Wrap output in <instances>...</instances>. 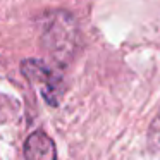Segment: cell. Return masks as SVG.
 Wrapping results in <instances>:
<instances>
[{
  "instance_id": "6da1fadb",
  "label": "cell",
  "mask_w": 160,
  "mask_h": 160,
  "mask_svg": "<svg viewBox=\"0 0 160 160\" xmlns=\"http://www.w3.org/2000/svg\"><path fill=\"white\" fill-rule=\"evenodd\" d=\"M22 72L28 76L31 84L43 95L47 102L55 105L62 97V76L57 71L50 69L40 60H26Z\"/></svg>"
},
{
  "instance_id": "7a4b0ae2",
  "label": "cell",
  "mask_w": 160,
  "mask_h": 160,
  "mask_svg": "<svg viewBox=\"0 0 160 160\" xmlns=\"http://www.w3.org/2000/svg\"><path fill=\"white\" fill-rule=\"evenodd\" d=\"M26 160H57L53 141L45 132H33L24 145Z\"/></svg>"
},
{
  "instance_id": "3957f363",
  "label": "cell",
  "mask_w": 160,
  "mask_h": 160,
  "mask_svg": "<svg viewBox=\"0 0 160 160\" xmlns=\"http://www.w3.org/2000/svg\"><path fill=\"white\" fill-rule=\"evenodd\" d=\"M148 146L150 150L160 153V110L148 129Z\"/></svg>"
}]
</instances>
